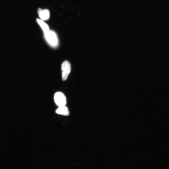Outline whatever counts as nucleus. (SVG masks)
<instances>
[{"instance_id": "39448f33", "label": "nucleus", "mask_w": 169, "mask_h": 169, "mask_svg": "<svg viewBox=\"0 0 169 169\" xmlns=\"http://www.w3.org/2000/svg\"><path fill=\"white\" fill-rule=\"evenodd\" d=\"M56 113L58 114L64 116H68L69 114L68 109L65 106L59 107L56 110Z\"/></svg>"}, {"instance_id": "f03ea898", "label": "nucleus", "mask_w": 169, "mask_h": 169, "mask_svg": "<svg viewBox=\"0 0 169 169\" xmlns=\"http://www.w3.org/2000/svg\"><path fill=\"white\" fill-rule=\"evenodd\" d=\"M54 100L56 104L59 107L65 106L66 104V97L60 92H57L55 94Z\"/></svg>"}, {"instance_id": "7ed1b4c3", "label": "nucleus", "mask_w": 169, "mask_h": 169, "mask_svg": "<svg viewBox=\"0 0 169 169\" xmlns=\"http://www.w3.org/2000/svg\"><path fill=\"white\" fill-rule=\"evenodd\" d=\"M44 34L46 40L51 45L55 46L57 44V39L54 32L49 31Z\"/></svg>"}, {"instance_id": "20e7f679", "label": "nucleus", "mask_w": 169, "mask_h": 169, "mask_svg": "<svg viewBox=\"0 0 169 169\" xmlns=\"http://www.w3.org/2000/svg\"><path fill=\"white\" fill-rule=\"evenodd\" d=\"M39 16L42 20H48L50 17V12L48 10H42L39 8L38 11Z\"/></svg>"}, {"instance_id": "f257e3e1", "label": "nucleus", "mask_w": 169, "mask_h": 169, "mask_svg": "<svg viewBox=\"0 0 169 169\" xmlns=\"http://www.w3.org/2000/svg\"><path fill=\"white\" fill-rule=\"evenodd\" d=\"M61 71L62 79L64 81L66 80L71 71L70 64L68 61H64L62 64Z\"/></svg>"}, {"instance_id": "423d86ee", "label": "nucleus", "mask_w": 169, "mask_h": 169, "mask_svg": "<svg viewBox=\"0 0 169 169\" xmlns=\"http://www.w3.org/2000/svg\"><path fill=\"white\" fill-rule=\"evenodd\" d=\"M37 21L38 24L42 27L44 33L49 31V27L42 20L38 19H37Z\"/></svg>"}]
</instances>
